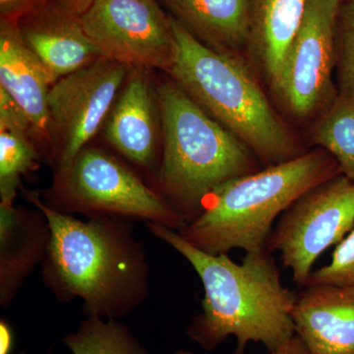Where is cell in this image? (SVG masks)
Wrapping results in <instances>:
<instances>
[{"label": "cell", "instance_id": "cell-1", "mask_svg": "<svg viewBox=\"0 0 354 354\" xmlns=\"http://www.w3.org/2000/svg\"><path fill=\"white\" fill-rule=\"evenodd\" d=\"M21 188L48 218L50 239L41 278L58 300L80 299L86 315L118 320L146 301L148 260L129 220H80L51 209L39 192Z\"/></svg>", "mask_w": 354, "mask_h": 354}, {"label": "cell", "instance_id": "cell-2", "mask_svg": "<svg viewBox=\"0 0 354 354\" xmlns=\"http://www.w3.org/2000/svg\"><path fill=\"white\" fill-rule=\"evenodd\" d=\"M147 225L153 236L180 254L201 279L202 312L187 328L192 341L214 351L234 335L235 354H243L250 342L262 344L270 353L295 335L291 310L297 293L283 286L271 251L246 253L237 264L227 254L200 250L171 227L157 223Z\"/></svg>", "mask_w": 354, "mask_h": 354}, {"label": "cell", "instance_id": "cell-3", "mask_svg": "<svg viewBox=\"0 0 354 354\" xmlns=\"http://www.w3.org/2000/svg\"><path fill=\"white\" fill-rule=\"evenodd\" d=\"M342 174L329 153L316 148L299 157L237 177L216 188L201 213L179 235L209 254L268 249L274 221L318 184Z\"/></svg>", "mask_w": 354, "mask_h": 354}, {"label": "cell", "instance_id": "cell-4", "mask_svg": "<svg viewBox=\"0 0 354 354\" xmlns=\"http://www.w3.org/2000/svg\"><path fill=\"white\" fill-rule=\"evenodd\" d=\"M171 18L174 50L167 72L174 82L241 139L261 165L281 164L307 152L241 57L212 50Z\"/></svg>", "mask_w": 354, "mask_h": 354}, {"label": "cell", "instance_id": "cell-5", "mask_svg": "<svg viewBox=\"0 0 354 354\" xmlns=\"http://www.w3.org/2000/svg\"><path fill=\"white\" fill-rule=\"evenodd\" d=\"M158 102L164 146L153 190L187 225L216 188L260 171L261 162L176 82L158 87Z\"/></svg>", "mask_w": 354, "mask_h": 354}, {"label": "cell", "instance_id": "cell-6", "mask_svg": "<svg viewBox=\"0 0 354 354\" xmlns=\"http://www.w3.org/2000/svg\"><path fill=\"white\" fill-rule=\"evenodd\" d=\"M44 196L48 207L65 215L115 216L160 223L176 232L186 225L157 191L95 147H84L66 167L55 171L53 186Z\"/></svg>", "mask_w": 354, "mask_h": 354}, {"label": "cell", "instance_id": "cell-7", "mask_svg": "<svg viewBox=\"0 0 354 354\" xmlns=\"http://www.w3.org/2000/svg\"><path fill=\"white\" fill-rule=\"evenodd\" d=\"M354 228V181L344 174L316 185L278 218L268 250L281 254L297 286H306L317 259Z\"/></svg>", "mask_w": 354, "mask_h": 354}, {"label": "cell", "instance_id": "cell-8", "mask_svg": "<svg viewBox=\"0 0 354 354\" xmlns=\"http://www.w3.org/2000/svg\"><path fill=\"white\" fill-rule=\"evenodd\" d=\"M341 0H308L272 92L297 120L318 116L337 95L335 20Z\"/></svg>", "mask_w": 354, "mask_h": 354}, {"label": "cell", "instance_id": "cell-9", "mask_svg": "<svg viewBox=\"0 0 354 354\" xmlns=\"http://www.w3.org/2000/svg\"><path fill=\"white\" fill-rule=\"evenodd\" d=\"M129 69L102 57L51 86L50 160L55 171L66 167L94 137L111 113Z\"/></svg>", "mask_w": 354, "mask_h": 354}, {"label": "cell", "instance_id": "cell-10", "mask_svg": "<svg viewBox=\"0 0 354 354\" xmlns=\"http://www.w3.org/2000/svg\"><path fill=\"white\" fill-rule=\"evenodd\" d=\"M81 23L102 57L130 69L171 67V18L157 0H97Z\"/></svg>", "mask_w": 354, "mask_h": 354}, {"label": "cell", "instance_id": "cell-11", "mask_svg": "<svg viewBox=\"0 0 354 354\" xmlns=\"http://www.w3.org/2000/svg\"><path fill=\"white\" fill-rule=\"evenodd\" d=\"M23 41L48 70L53 84L102 57L81 17L46 3L17 21Z\"/></svg>", "mask_w": 354, "mask_h": 354}, {"label": "cell", "instance_id": "cell-12", "mask_svg": "<svg viewBox=\"0 0 354 354\" xmlns=\"http://www.w3.org/2000/svg\"><path fill=\"white\" fill-rule=\"evenodd\" d=\"M291 317L309 354H354V286H304Z\"/></svg>", "mask_w": 354, "mask_h": 354}, {"label": "cell", "instance_id": "cell-13", "mask_svg": "<svg viewBox=\"0 0 354 354\" xmlns=\"http://www.w3.org/2000/svg\"><path fill=\"white\" fill-rule=\"evenodd\" d=\"M53 85L48 70L23 41L17 23L1 18L0 88L29 118L35 138L51 148L48 94Z\"/></svg>", "mask_w": 354, "mask_h": 354}, {"label": "cell", "instance_id": "cell-14", "mask_svg": "<svg viewBox=\"0 0 354 354\" xmlns=\"http://www.w3.org/2000/svg\"><path fill=\"white\" fill-rule=\"evenodd\" d=\"M132 70L109 113L104 137L133 165L151 169L158 149L156 101L147 69Z\"/></svg>", "mask_w": 354, "mask_h": 354}, {"label": "cell", "instance_id": "cell-15", "mask_svg": "<svg viewBox=\"0 0 354 354\" xmlns=\"http://www.w3.org/2000/svg\"><path fill=\"white\" fill-rule=\"evenodd\" d=\"M50 239V225L41 209L0 205L2 308H6L13 301L32 270L43 263Z\"/></svg>", "mask_w": 354, "mask_h": 354}, {"label": "cell", "instance_id": "cell-16", "mask_svg": "<svg viewBox=\"0 0 354 354\" xmlns=\"http://www.w3.org/2000/svg\"><path fill=\"white\" fill-rule=\"evenodd\" d=\"M308 0H248L251 62L274 90L293 39L304 21Z\"/></svg>", "mask_w": 354, "mask_h": 354}, {"label": "cell", "instance_id": "cell-17", "mask_svg": "<svg viewBox=\"0 0 354 354\" xmlns=\"http://www.w3.org/2000/svg\"><path fill=\"white\" fill-rule=\"evenodd\" d=\"M171 16L198 41L241 57L248 43V0H162Z\"/></svg>", "mask_w": 354, "mask_h": 354}, {"label": "cell", "instance_id": "cell-18", "mask_svg": "<svg viewBox=\"0 0 354 354\" xmlns=\"http://www.w3.org/2000/svg\"><path fill=\"white\" fill-rule=\"evenodd\" d=\"M310 143L329 153L342 174L354 181V97L337 94L319 114Z\"/></svg>", "mask_w": 354, "mask_h": 354}, {"label": "cell", "instance_id": "cell-19", "mask_svg": "<svg viewBox=\"0 0 354 354\" xmlns=\"http://www.w3.org/2000/svg\"><path fill=\"white\" fill-rule=\"evenodd\" d=\"M28 128L0 124V205L12 206L21 179L39 167V152Z\"/></svg>", "mask_w": 354, "mask_h": 354}, {"label": "cell", "instance_id": "cell-20", "mask_svg": "<svg viewBox=\"0 0 354 354\" xmlns=\"http://www.w3.org/2000/svg\"><path fill=\"white\" fill-rule=\"evenodd\" d=\"M64 342L72 354H149L118 319L87 316L75 332L65 335Z\"/></svg>", "mask_w": 354, "mask_h": 354}, {"label": "cell", "instance_id": "cell-21", "mask_svg": "<svg viewBox=\"0 0 354 354\" xmlns=\"http://www.w3.org/2000/svg\"><path fill=\"white\" fill-rule=\"evenodd\" d=\"M337 94L354 97V0L341 1L335 20Z\"/></svg>", "mask_w": 354, "mask_h": 354}, {"label": "cell", "instance_id": "cell-22", "mask_svg": "<svg viewBox=\"0 0 354 354\" xmlns=\"http://www.w3.org/2000/svg\"><path fill=\"white\" fill-rule=\"evenodd\" d=\"M314 285L354 286V228L335 247L329 264L311 272L306 286Z\"/></svg>", "mask_w": 354, "mask_h": 354}, {"label": "cell", "instance_id": "cell-23", "mask_svg": "<svg viewBox=\"0 0 354 354\" xmlns=\"http://www.w3.org/2000/svg\"><path fill=\"white\" fill-rule=\"evenodd\" d=\"M46 3L48 0H0V14L3 19L17 22L22 16Z\"/></svg>", "mask_w": 354, "mask_h": 354}, {"label": "cell", "instance_id": "cell-24", "mask_svg": "<svg viewBox=\"0 0 354 354\" xmlns=\"http://www.w3.org/2000/svg\"><path fill=\"white\" fill-rule=\"evenodd\" d=\"M95 1L97 0H48V3L60 10L78 17L87 12Z\"/></svg>", "mask_w": 354, "mask_h": 354}, {"label": "cell", "instance_id": "cell-25", "mask_svg": "<svg viewBox=\"0 0 354 354\" xmlns=\"http://www.w3.org/2000/svg\"><path fill=\"white\" fill-rule=\"evenodd\" d=\"M176 354H197L188 351H178ZM268 354H309L307 348H305L304 342L297 337V335H293L292 337L281 344L279 348L274 349V351H270Z\"/></svg>", "mask_w": 354, "mask_h": 354}, {"label": "cell", "instance_id": "cell-26", "mask_svg": "<svg viewBox=\"0 0 354 354\" xmlns=\"http://www.w3.org/2000/svg\"><path fill=\"white\" fill-rule=\"evenodd\" d=\"M13 330L6 319L0 320V354H11L13 349Z\"/></svg>", "mask_w": 354, "mask_h": 354}, {"label": "cell", "instance_id": "cell-27", "mask_svg": "<svg viewBox=\"0 0 354 354\" xmlns=\"http://www.w3.org/2000/svg\"><path fill=\"white\" fill-rule=\"evenodd\" d=\"M18 354H27V353H18Z\"/></svg>", "mask_w": 354, "mask_h": 354}, {"label": "cell", "instance_id": "cell-28", "mask_svg": "<svg viewBox=\"0 0 354 354\" xmlns=\"http://www.w3.org/2000/svg\"><path fill=\"white\" fill-rule=\"evenodd\" d=\"M341 1H346V0H341Z\"/></svg>", "mask_w": 354, "mask_h": 354}]
</instances>
